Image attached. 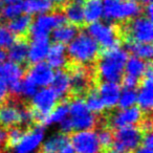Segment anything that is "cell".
Masks as SVG:
<instances>
[{"label":"cell","mask_w":153,"mask_h":153,"mask_svg":"<svg viewBox=\"0 0 153 153\" xmlns=\"http://www.w3.org/2000/svg\"><path fill=\"white\" fill-rule=\"evenodd\" d=\"M140 84V89L136 90V104L138 105L137 107L143 111V113L148 114L152 110L153 105V74L151 63L148 65V68L143 76Z\"/></svg>","instance_id":"obj_14"},{"label":"cell","mask_w":153,"mask_h":153,"mask_svg":"<svg viewBox=\"0 0 153 153\" xmlns=\"http://www.w3.org/2000/svg\"><path fill=\"white\" fill-rule=\"evenodd\" d=\"M149 64H150V61H145L137 57L131 56L126 61L125 68H124V76H131L140 82Z\"/></svg>","instance_id":"obj_24"},{"label":"cell","mask_w":153,"mask_h":153,"mask_svg":"<svg viewBox=\"0 0 153 153\" xmlns=\"http://www.w3.org/2000/svg\"><path fill=\"white\" fill-rule=\"evenodd\" d=\"M98 43L87 32L78 33L66 48L67 57L72 64L90 66L97 61L100 55Z\"/></svg>","instance_id":"obj_2"},{"label":"cell","mask_w":153,"mask_h":153,"mask_svg":"<svg viewBox=\"0 0 153 153\" xmlns=\"http://www.w3.org/2000/svg\"><path fill=\"white\" fill-rule=\"evenodd\" d=\"M24 13L23 2H17L12 3V4H5L3 5L2 10L0 12V16L3 20L9 21L11 19H14L17 16L21 15Z\"/></svg>","instance_id":"obj_34"},{"label":"cell","mask_w":153,"mask_h":153,"mask_svg":"<svg viewBox=\"0 0 153 153\" xmlns=\"http://www.w3.org/2000/svg\"><path fill=\"white\" fill-rule=\"evenodd\" d=\"M65 22V16L62 12H48L45 14H40L32 22L28 34L32 39L48 38L56 27Z\"/></svg>","instance_id":"obj_9"},{"label":"cell","mask_w":153,"mask_h":153,"mask_svg":"<svg viewBox=\"0 0 153 153\" xmlns=\"http://www.w3.org/2000/svg\"><path fill=\"white\" fill-rule=\"evenodd\" d=\"M17 39V37L7 27L0 26V48L7 49Z\"/></svg>","instance_id":"obj_38"},{"label":"cell","mask_w":153,"mask_h":153,"mask_svg":"<svg viewBox=\"0 0 153 153\" xmlns=\"http://www.w3.org/2000/svg\"><path fill=\"white\" fill-rule=\"evenodd\" d=\"M64 16L66 21L76 26H82L84 21L83 0H68L63 5Z\"/></svg>","instance_id":"obj_20"},{"label":"cell","mask_w":153,"mask_h":153,"mask_svg":"<svg viewBox=\"0 0 153 153\" xmlns=\"http://www.w3.org/2000/svg\"><path fill=\"white\" fill-rule=\"evenodd\" d=\"M145 16H147L148 18H152V3H148V4H145Z\"/></svg>","instance_id":"obj_43"},{"label":"cell","mask_w":153,"mask_h":153,"mask_svg":"<svg viewBox=\"0 0 153 153\" xmlns=\"http://www.w3.org/2000/svg\"><path fill=\"white\" fill-rule=\"evenodd\" d=\"M53 69L45 62L36 63L27 70L26 76L30 79L39 88L47 87L51 84L53 76Z\"/></svg>","instance_id":"obj_16"},{"label":"cell","mask_w":153,"mask_h":153,"mask_svg":"<svg viewBox=\"0 0 153 153\" xmlns=\"http://www.w3.org/2000/svg\"><path fill=\"white\" fill-rule=\"evenodd\" d=\"M98 138L102 149L104 150H109L113 147V132L111 131V128L104 127L99 130Z\"/></svg>","instance_id":"obj_36"},{"label":"cell","mask_w":153,"mask_h":153,"mask_svg":"<svg viewBox=\"0 0 153 153\" xmlns=\"http://www.w3.org/2000/svg\"><path fill=\"white\" fill-rule=\"evenodd\" d=\"M22 103L18 98L5 100L0 106V125L4 128H11L14 126H20V107Z\"/></svg>","instance_id":"obj_15"},{"label":"cell","mask_w":153,"mask_h":153,"mask_svg":"<svg viewBox=\"0 0 153 153\" xmlns=\"http://www.w3.org/2000/svg\"><path fill=\"white\" fill-rule=\"evenodd\" d=\"M7 96H9V86L2 79H0V103L4 102L7 99Z\"/></svg>","instance_id":"obj_39"},{"label":"cell","mask_w":153,"mask_h":153,"mask_svg":"<svg viewBox=\"0 0 153 153\" xmlns=\"http://www.w3.org/2000/svg\"><path fill=\"white\" fill-rule=\"evenodd\" d=\"M136 89L134 88H124L121 91L117 102V106L120 108H129V107L135 106L136 104Z\"/></svg>","instance_id":"obj_33"},{"label":"cell","mask_w":153,"mask_h":153,"mask_svg":"<svg viewBox=\"0 0 153 153\" xmlns=\"http://www.w3.org/2000/svg\"><path fill=\"white\" fill-rule=\"evenodd\" d=\"M70 145L76 153H101L102 147L94 130H80L76 131L69 138Z\"/></svg>","instance_id":"obj_11"},{"label":"cell","mask_w":153,"mask_h":153,"mask_svg":"<svg viewBox=\"0 0 153 153\" xmlns=\"http://www.w3.org/2000/svg\"><path fill=\"white\" fill-rule=\"evenodd\" d=\"M84 21L90 24L98 22L103 17V1L102 0H83Z\"/></svg>","instance_id":"obj_26"},{"label":"cell","mask_w":153,"mask_h":153,"mask_svg":"<svg viewBox=\"0 0 153 153\" xmlns=\"http://www.w3.org/2000/svg\"><path fill=\"white\" fill-rule=\"evenodd\" d=\"M121 35L124 36L125 41L151 43L153 39L152 20L147 16H136L124 23Z\"/></svg>","instance_id":"obj_6"},{"label":"cell","mask_w":153,"mask_h":153,"mask_svg":"<svg viewBox=\"0 0 153 153\" xmlns=\"http://www.w3.org/2000/svg\"><path fill=\"white\" fill-rule=\"evenodd\" d=\"M7 53V58L10 61L17 64H23L27 60V49L28 43L25 37H20V39H16L15 42L9 47Z\"/></svg>","instance_id":"obj_23"},{"label":"cell","mask_w":153,"mask_h":153,"mask_svg":"<svg viewBox=\"0 0 153 153\" xmlns=\"http://www.w3.org/2000/svg\"><path fill=\"white\" fill-rule=\"evenodd\" d=\"M51 3L53 5H58V7H63L66 2H67L68 0H51Z\"/></svg>","instance_id":"obj_44"},{"label":"cell","mask_w":153,"mask_h":153,"mask_svg":"<svg viewBox=\"0 0 153 153\" xmlns=\"http://www.w3.org/2000/svg\"><path fill=\"white\" fill-rule=\"evenodd\" d=\"M24 76V69L20 64L12 61L0 63V79H2L7 86L20 82Z\"/></svg>","instance_id":"obj_19"},{"label":"cell","mask_w":153,"mask_h":153,"mask_svg":"<svg viewBox=\"0 0 153 153\" xmlns=\"http://www.w3.org/2000/svg\"><path fill=\"white\" fill-rule=\"evenodd\" d=\"M107 153H127V152L119 151V150H117V149H109V150H107Z\"/></svg>","instance_id":"obj_47"},{"label":"cell","mask_w":153,"mask_h":153,"mask_svg":"<svg viewBox=\"0 0 153 153\" xmlns=\"http://www.w3.org/2000/svg\"><path fill=\"white\" fill-rule=\"evenodd\" d=\"M5 59H7V53H5L4 49L0 48V63L4 62Z\"/></svg>","instance_id":"obj_45"},{"label":"cell","mask_w":153,"mask_h":153,"mask_svg":"<svg viewBox=\"0 0 153 153\" xmlns=\"http://www.w3.org/2000/svg\"><path fill=\"white\" fill-rule=\"evenodd\" d=\"M59 98L51 87H41L32 97V109L35 122L44 125L47 115L58 104Z\"/></svg>","instance_id":"obj_7"},{"label":"cell","mask_w":153,"mask_h":153,"mask_svg":"<svg viewBox=\"0 0 153 153\" xmlns=\"http://www.w3.org/2000/svg\"><path fill=\"white\" fill-rule=\"evenodd\" d=\"M58 153H76V152H74V148H72V146L70 145V143H67L65 146L60 149Z\"/></svg>","instance_id":"obj_42"},{"label":"cell","mask_w":153,"mask_h":153,"mask_svg":"<svg viewBox=\"0 0 153 153\" xmlns=\"http://www.w3.org/2000/svg\"><path fill=\"white\" fill-rule=\"evenodd\" d=\"M24 13L30 15H40L51 12L53 4L51 0H24Z\"/></svg>","instance_id":"obj_29"},{"label":"cell","mask_w":153,"mask_h":153,"mask_svg":"<svg viewBox=\"0 0 153 153\" xmlns=\"http://www.w3.org/2000/svg\"><path fill=\"white\" fill-rule=\"evenodd\" d=\"M23 129L19 126H14L11 127L10 130L7 131V142H5L4 146L7 149H14L16 145L19 143V140H21L22 134H23Z\"/></svg>","instance_id":"obj_37"},{"label":"cell","mask_w":153,"mask_h":153,"mask_svg":"<svg viewBox=\"0 0 153 153\" xmlns=\"http://www.w3.org/2000/svg\"><path fill=\"white\" fill-rule=\"evenodd\" d=\"M70 80V92L76 97L85 94L91 87H94L96 72L90 66L72 64L68 70Z\"/></svg>","instance_id":"obj_8"},{"label":"cell","mask_w":153,"mask_h":153,"mask_svg":"<svg viewBox=\"0 0 153 153\" xmlns=\"http://www.w3.org/2000/svg\"><path fill=\"white\" fill-rule=\"evenodd\" d=\"M132 152L133 153H153V151L151 147H147V146L142 145V146H138L137 148L132 151Z\"/></svg>","instance_id":"obj_41"},{"label":"cell","mask_w":153,"mask_h":153,"mask_svg":"<svg viewBox=\"0 0 153 153\" xmlns=\"http://www.w3.org/2000/svg\"><path fill=\"white\" fill-rule=\"evenodd\" d=\"M47 64L53 69H63L68 64V57L65 45L60 43H53L49 46L46 56Z\"/></svg>","instance_id":"obj_21"},{"label":"cell","mask_w":153,"mask_h":153,"mask_svg":"<svg viewBox=\"0 0 153 153\" xmlns=\"http://www.w3.org/2000/svg\"><path fill=\"white\" fill-rule=\"evenodd\" d=\"M30 44H28L27 49V60L30 63L36 64L39 62H43L46 59L48 53L51 42L48 38L32 39Z\"/></svg>","instance_id":"obj_18"},{"label":"cell","mask_w":153,"mask_h":153,"mask_svg":"<svg viewBox=\"0 0 153 153\" xmlns=\"http://www.w3.org/2000/svg\"><path fill=\"white\" fill-rule=\"evenodd\" d=\"M67 143H69V137L67 134L63 133V132L57 133L45 140L43 144L42 150L51 151V152H59L60 149L65 146Z\"/></svg>","instance_id":"obj_32"},{"label":"cell","mask_w":153,"mask_h":153,"mask_svg":"<svg viewBox=\"0 0 153 153\" xmlns=\"http://www.w3.org/2000/svg\"><path fill=\"white\" fill-rule=\"evenodd\" d=\"M32 22H33L32 15L23 13L21 15L17 16L16 18H14V19L9 20L7 27L16 37H25L26 35H28Z\"/></svg>","instance_id":"obj_25"},{"label":"cell","mask_w":153,"mask_h":153,"mask_svg":"<svg viewBox=\"0 0 153 153\" xmlns=\"http://www.w3.org/2000/svg\"><path fill=\"white\" fill-rule=\"evenodd\" d=\"M68 119L74 131L92 129L98 124L97 114L88 109L85 101L81 97H74L68 103Z\"/></svg>","instance_id":"obj_4"},{"label":"cell","mask_w":153,"mask_h":153,"mask_svg":"<svg viewBox=\"0 0 153 153\" xmlns=\"http://www.w3.org/2000/svg\"><path fill=\"white\" fill-rule=\"evenodd\" d=\"M129 53L125 48L120 46L110 49H104L99 55L97 62L96 76L105 82H117L119 83L124 76V68Z\"/></svg>","instance_id":"obj_1"},{"label":"cell","mask_w":153,"mask_h":153,"mask_svg":"<svg viewBox=\"0 0 153 153\" xmlns=\"http://www.w3.org/2000/svg\"><path fill=\"white\" fill-rule=\"evenodd\" d=\"M144 119V113L137 106L129 108H121L120 110L111 113L107 119V127L112 129H119L126 126H134L140 124Z\"/></svg>","instance_id":"obj_13"},{"label":"cell","mask_w":153,"mask_h":153,"mask_svg":"<svg viewBox=\"0 0 153 153\" xmlns=\"http://www.w3.org/2000/svg\"><path fill=\"white\" fill-rule=\"evenodd\" d=\"M49 86L56 92L58 98L65 99L70 92V80L68 72L64 69H58L53 74Z\"/></svg>","instance_id":"obj_22"},{"label":"cell","mask_w":153,"mask_h":153,"mask_svg":"<svg viewBox=\"0 0 153 153\" xmlns=\"http://www.w3.org/2000/svg\"><path fill=\"white\" fill-rule=\"evenodd\" d=\"M1 2L5 5V4H12V3L22 2V0H1Z\"/></svg>","instance_id":"obj_46"},{"label":"cell","mask_w":153,"mask_h":153,"mask_svg":"<svg viewBox=\"0 0 153 153\" xmlns=\"http://www.w3.org/2000/svg\"><path fill=\"white\" fill-rule=\"evenodd\" d=\"M126 51L133 57H137L145 61H150L152 58L153 48L151 43H142L135 41H126Z\"/></svg>","instance_id":"obj_28"},{"label":"cell","mask_w":153,"mask_h":153,"mask_svg":"<svg viewBox=\"0 0 153 153\" xmlns=\"http://www.w3.org/2000/svg\"><path fill=\"white\" fill-rule=\"evenodd\" d=\"M143 134L140 127L135 125L119 128L113 133V148L123 152H132L140 146Z\"/></svg>","instance_id":"obj_10"},{"label":"cell","mask_w":153,"mask_h":153,"mask_svg":"<svg viewBox=\"0 0 153 153\" xmlns=\"http://www.w3.org/2000/svg\"><path fill=\"white\" fill-rule=\"evenodd\" d=\"M40 153H58V152H51V151H41Z\"/></svg>","instance_id":"obj_49"},{"label":"cell","mask_w":153,"mask_h":153,"mask_svg":"<svg viewBox=\"0 0 153 153\" xmlns=\"http://www.w3.org/2000/svg\"><path fill=\"white\" fill-rule=\"evenodd\" d=\"M106 109H113L117 106L120 94H121L122 88L121 85L117 82H105L102 81L99 84L97 88Z\"/></svg>","instance_id":"obj_17"},{"label":"cell","mask_w":153,"mask_h":153,"mask_svg":"<svg viewBox=\"0 0 153 153\" xmlns=\"http://www.w3.org/2000/svg\"><path fill=\"white\" fill-rule=\"evenodd\" d=\"M78 33H79L78 26L65 22V23L56 27L51 32V34H53V40L56 43L65 45L68 44L69 42H71L72 39L78 35Z\"/></svg>","instance_id":"obj_27"},{"label":"cell","mask_w":153,"mask_h":153,"mask_svg":"<svg viewBox=\"0 0 153 153\" xmlns=\"http://www.w3.org/2000/svg\"><path fill=\"white\" fill-rule=\"evenodd\" d=\"M86 32L94 39L99 46L104 49H110L120 46L121 30L117 24L111 22H94L88 24Z\"/></svg>","instance_id":"obj_5"},{"label":"cell","mask_w":153,"mask_h":153,"mask_svg":"<svg viewBox=\"0 0 153 153\" xmlns=\"http://www.w3.org/2000/svg\"><path fill=\"white\" fill-rule=\"evenodd\" d=\"M7 131L3 126L0 125V146H4L7 142Z\"/></svg>","instance_id":"obj_40"},{"label":"cell","mask_w":153,"mask_h":153,"mask_svg":"<svg viewBox=\"0 0 153 153\" xmlns=\"http://www.w3.org/2000/svg\"><path fill=\"white\" fill-rule=\"evenodd\" d=\"M68 103L63 101L58 103L51 112L47 115L44 122V125H51V124H60L63 120L68 117Z\"/></svg>","instance_id":"obj_31"},{"label":"cell","mask_w":153,"mask_h":153,"mask_svg":"<svg viewBox=\"0 0 153 153\" xmlns=\"http://www.w3.org/2000/svg\"><path fill=\"white\" fill-rule=\"evenodd\" d=\"M45 136L43 125H35L23 132L21 140L15 146V153H35L42 145Z\"/></svg>","instance_id":"obj_12"},{"label":"cell","mask_w":153,"mask_h":153,"mask_svg":"<svg viewBox=\"0 0 153 153\" xmlns=\"http://www.w3.org/2000/svg\"><path fill=\"white\" fill-rule=\"evenodd\" d=\"M103 17L108 22H126L143 12L140 2L134 0H102Z\"/></svg>","instance_id":"obj_3"},{"label":"cell","mask_w":153,"mask_h":153,"mask_svg":"<svg viewBox=\"0 0 153 153\" xmlns=\"http://www.w3.org/2000/svg\"><path fill=\"white\" fill-rule=\"evenodd\" d=\"M84 101H85V104L88 107V109L94 114H101L106 109L102 100H101L100 96H99L98 90L94 87H91L86 92Z\"/></svg>","instance_id":"obj_30"},{"label":"cell","mask_w":153,"mask_h":153,"mask_svg":"<svg viewBox=\"0 0 153 153\" xmlns=\"http://www.w3.org/2000/svg\"><path fill=\"white\" fill-rule=\"evenodd\" d=\"M134 1H137L140 3H144V4H148V3H151L152 0H134Z\"/></svg>","instance_id":"obj_48"},{"label":"cell","mask_w":153,"mask_h":153,"mask_svg":"<svg viewBox=\"0 0 153 153\" xmlns=\"http://www.w3.org/2000/svg\"><path fill=\"white\" fill-rule=\"evenodd\" d=\"M39 87L25 76V78L21 80L20 82V89H19V97L20 98L30 99L37 92Z\"/></svg>","instance_id":"obj_35"}]
</instances>
